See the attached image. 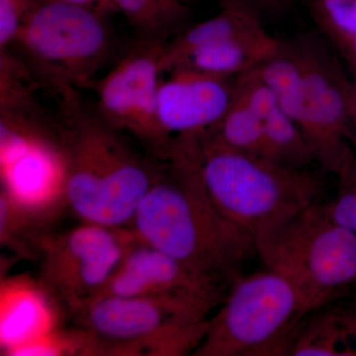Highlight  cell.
<instances>
[{
	"label": "cell",
	"mask_w": 356,
	"mask_h": 356,
	"mask_svg": "<svg viewBox=\"0 0 356 356\" xmlns=\"http://www.w3.org/2000/svg\"><path fill=\"white\" fill-rule=\"evenodd\" d=\"M166 165L134 215L132 229L143 243L221 287L238 277L254 243L220 214L201 178L198 135L173 139Z\"/></svg>",
	"instance_id": "6da1fadb"
},
{
	"label": "cell",
	"mask_w": 356,
	"mask_h": 356,
	"mask_svg": "<svg viewBox=\"0 0 356 356\" xmlns=\"http://www.w3.org/2000/svg\"><path fill=\"white\" fill-rule=\"evenodd\" d=\"M58 144L65 161V200L83 222L130 228L156 178L152 168L77 96L63 100Z\"/></svg>",
	"instance_id": "7a4b0ae2"
},
{
	"label": "cell",
	"mask_w": 356,
	"mask_h": 356,
	"mask_svg": "<svg viewBox=\"0 0 356 356\" xmlns=\"http://www.w3.org/2000/svg\"><path fill=\"white\" fill-rule=\"evenodd\" d=\"M199 165L208 195L220 214L254 243L269 236L314 204L321 191L305 170L227 146L211 131L199 134Z\"/></svg>",
	"instance_id": "3957f363"
},
{
	"label": "cell",
	"mask_w": 356,
	"mask_h": 356,
	"mask_svg": "<svg viewBox=\"0 0 356 356\" xmlns=\"http://www.w3.org/2000/svg\"><path fill=\"white\" fill-rule=\"evenodd\" d=\"M218 301L188 293L105 296L74 313L91 337L90 355H185L203 341Z\"/></svg>",
	"instance_id": "277c9868"
},
{
	"label": "cell",
	"mask_w": 356,
	"mask_h": 356,
	"mask_svg": "<svg viewBox=\"0 0 356 356\" xmlns=\"http://www.w3.org/2000/svg\"><path fill=\"white\" fill-rule=\"evenodd\" d=\"M107 16L88 7L39 0L8 50L43 86L62 97L72 95L90 84L111 56Z\"/></svg>",
	"instance_id": "5b68a950"
},
{
	"label": "cell",
	"mask_w": 356,
	"mask_h": 356,
	"mask_svg": "<svg viewBox=\"0 0 356 356\" xmlns=\"http://www.w3.org/2000/svg\"><path fill=\"white\" fill-rule=\"evenodd\" d=\"M307 314L297 288L277 271L238 276L193 355H290Z\"/></svg>",
	"instance_id": "8992f818"
},
{
	"label": "cell",
	"mask_w": 356,
	"mask_h": 356,
	"mask_svg": "<svg viewBox=\"0 0 356 356\" xmlns=\"http://www.w3.org/2000/svg\"><path fill=\"white\" fill-rule=\"evenodd\" d=\"M257 254L266 268L291 281L309 313L356 285V235L330 219L320 204L257 245Z\"/></svg>",
	"instance_id": "52a82bcc"
},
{
	"label": "cell",
	"mask_w": 356,
	"mask_h": 356,
	"mask_svg": "<svg viewBox=\"0 0 356 356\" xmlns=\"http://www.w3.org/2000/svg\"><path fill=\"white\" fill-rule=\"evenodd\" d=\"M292 44L305 84L301 130L316 161L339 178L346 177L356 168V159L348 145L351 126L356 124L353 84L320 40L305 37Z\"/></svg>",
	"instance_id": "ba28073f"
},
{
	"label": "cell",
	"mask_w": 356,
	"mask_h": 356,
	"mask_svg": "<svg viewBox=\"0 0 356 356\" xmlns=\"http://www.w3.org/2000/svg\"><path fill=\"white\" fill-rule=\"evenodd\" d=\"M165 42L140 39L97 81L96 113L119 132L127 133L165 161L172 140L158 117L161 55Z\"/></svg>",
	"instance_id": "9c48e42d"
},
{
	"label": "cell",
	"mask_w": 356,
	"mask_h": 356,
	"mask_svg": "<svg viewBox=\"0 0 356 356\" xmlns=\"http://www.w3.org/2000/svg\"><path fill=\"white\" fill-rule=\"evenodd\" d=\"M135 238L130 228L90 222L47 236L41 248L40 284L74 313L104 287Z\"/></svg>",
	"instance_id": "30bf717a"
},
{
	"label": "cell",
	"mask_w": 356,
	"mask_h": 356,
	"mask_svg": "<svg viewBox=\"0 0 356 356\" xmlns=\"http://www.w3.org/2000/svg\"><path fill=\"white\" fill-rule=\"evenodd\" d=\"M158 95L161 127L170 140L216 127L233 102L235 81L197 70H172Z\"/></svg>",
	"instance_id": "8fae6325"
},
{
	"label": "cell",
	"mask_w": 356,
	"mask_h": 356,
	"mask_svg": "<svg viewBox=\"0 0 356 356\" xmlns=\"http://www.w3.org/2000/svg\"><path fill=\"white\" fill-rule=\"evenodd\" d=\"M2 192L13 202L44 214L65 199V161L56 136L42 134L0 156Z\"/></svg>",
	"instance_id": "7c38bea8"
},
{
	"label": "cell",
	"mask_w": 356,
	"mask_h": 356,
	"mask_svg": "<svg viewBox=\"0 0 356 356\" xmlns=\"http://www.w3.org/2000/svg\"><path fill=\"white\" fill-rule=\"evenodd\" d=\"M172 293L205 295L219 300L221 287L202 280L172 257L136 236L120 264L95 298Z\"/></svg>",
	"instance_id": "4fadbf2b"
},
{
	"label": "cell",
	"mask_w": 356,
	"mask_h": 356,
	"mask_svg": "<svg viewBox=\"0 0 356 356\" xmlns=\"http://www.w3.org/2000/svg\"><path fill=\"white\" fill-rule=\"evenodd\" d=\"M42 285L27 278L2 280L0 287V348L10 355L21 346L56 331L57 314Z\"/></svg>",
	"instance_id": "5bb4252c"
},
{
	"label": "cell",
	"mask_w": 356,
	"mask_h": 356,
	"mask_svg": "<svg viewBox=\"0 0 356 356\" xmlns=\"http://www.w3.org/2000/svg\"><path fill=\"white\" fill-rule=\"evenodd\" d=\"M280 46L281 42L262 29L203 47L175 70H193L232 79L259 67Z\"/></svg>",
	"instance_id": "9a60e30c"
},
{
	"label": "cell",
	"mask_w": 356,
	"mask_h": 356,
	"mask_svg": "<svg viewBox=\"0 0 356 356\" xmlns=\"http://www.w3.org/2000/svg\"><path fill=\"white\" fill-rule=\"evenodd\" d=\"M264 29L259 13L241 6H222L210 19L184 28L165 42L161 55V70L172 72L184 64L192 54L208 44Z\"/></svg>",
	"instance_id": "2e32d148"
},
{
	"label": "cell",
	"mask_w": 356,
	"mask_h": 356,
	"mask_svg": "<svg viewBox=\"0 0 356 356\" xmlns=\"http://www.w3.org/2000/svg\"><path fill=\"white\" fill-rule=\"evenodd\" d=\"M259 70L280 108L301 129L305 113V84L293 44L281 43L278 51L259 65Z\"/></svg>",
	"instance_id": "e0dca14e"
},
{
	"label": "cell",
	"mask_w": 356,
	"mask_h": 356,
	"mask_svg": "<svg viewBox=\"0 0 356 356\" xmlns=\"http://www.w3.org/2000/svg\"><path fill=\"white\" fill-rule=\"evenodd\" d=\"M142 39L168 42L178 34L191 16L182 0H112Z\"/></svg>",
	"instance_id": "ac0fdd59"
},
{
	"label": "cell",
	"mask_w": 356,
	"mask_h": 356,
	"mask_svg": "<svg viewBox=\"0 0 356 356\" xmlns=\"http://www.w3.org/2000/svg\"><path fill=\"white\" fill-rule=\"evenodd\" d=\"M264 159L297 170L316 161L305 134L280 107L264 119Z\"/></svg>",
	"instance_id": "d6986e66"
},
{
	"label": "cell",
	"mask_w": 356,
	"mask_h": 356,
	"mask_svg": "<svg viewBox=\"0 0 356 356\" xmlns=\"http://www.w3.org/2000/svg\"><path fill=\"white\" fill-rule=\"evenodd\" d=\"M227 146L264 158V120L235 95L228 111L216 127L211 129Z\"/></svg>",
	"instance_id": "ffe728a7"
},
{
	"label": "cell",
	"mask_w": 356,
	"mask_h": 356,
	"mask_svg": "<svg viewBox=\"0 0 356 356\" xmlns=\"http://www.w3.org/2000/svg\"><path fill=\"white\" fill-rule=\"evenodd\" d=\"M313 10L325 34L346 51L356 33V0H315Z\"/></svg>",
	"instance_id": "44dd1931"
},
{
	"label": "cell",
	"mask_w": 356,
	"mask_h": 356,
	"mask_svg": "<svg viewBox=\"0 0 356 356\" xmlns=\"http://www.w3.org/2000/svg\"><path fill=\"white\" fill-rule=\"evenodd\" d=\"M39 0H0V53L8 50Z\"/></svg>",
	"instance_id": "7402d4cb"
},
{
	"label": "cell",
	"mask_w": 356,
	"mask_h": 356,
	"mask_svg": "<svg viewBox=\"0 0 356 356\" xmlns=\"http://www.w3.org/2000/svg\"><path fill=\"white\" fill-rule=\"evenodd\" d=\"M222 6H241L252 9L255 13L259 11H273L286 6L289 0H219Z\"/></svg>",
	"instance_id": "603a6c76"
},
{
	"label": "cell",
	"mask_w": 356,
	"mask_h": 356,
	"mask_svg": "<svg viewBox=\"0 0 356 356\" xmlns=\"http://www.w3.org/2000/svg\"><path fill=\"white\" fill-rule=\"evenodd\" d=\"M56 1L88 7V8L93 9L98 13L105 14V15L119 13L112 0H56Z\"/></svg>",
	"instance_id": "cb8c5ba5"
},
{
	"label": "cell",
	"mask_w": 356,
	"mask_h": 356,
	"mask_svg": "<svg viewBox=\"0 0 356 356\" xmlns=\"http://www.w3.org/2000/svg\"><path fill=\"white\" fill-rule=\"evenodd\" d=\"M343 53L348 60H350V64L356 65V33Z\"/></svg>",
	"instance_id": "d4e9b609"
},
{
	"label": "cell",
	"mask_w": 356,
	"mask_h": 356,
	"mask_svg": "<svg viewBox=\"0 0 356 356\" xmlns=\"http://www.w3.org/2000/svg\"><path fill=\"white\" fill-rule=\"evenodd\" d=\"M351 67H353V77H355V81H353V89H355V99H356V65L355 64H350Z\"/></svg>",
	"instance_id": "484cf974"
},
{
	"label": "cell",
	"mask_w": 356,
	"mask_h": 356,
	"mask_svg": "<svg viewBox=\"0 0 356 356\" xmlns=\"http://www.w3.org/2000/svg\"><path fill=\"white\" fill-rule=\"evenodd\" d=\"M355 181H356V172L355 173Z\"/></svg>",
	"instance_id": "4316f807"
},
{
	"label": "cell",
	"mask_w": 356,
	"mask_h": 356,
	"mask_svg": "<svg viewBox=\"0 0 356 356\" xmlns=\"http://www.w3.org/2000/svg\"><path fill=\"white\" fill-rule=\"evenodd\" d=\"M355 128H356V124H355Z\"/></svg>",
	"instance_id": "83f0119b"
}]
</instances>
